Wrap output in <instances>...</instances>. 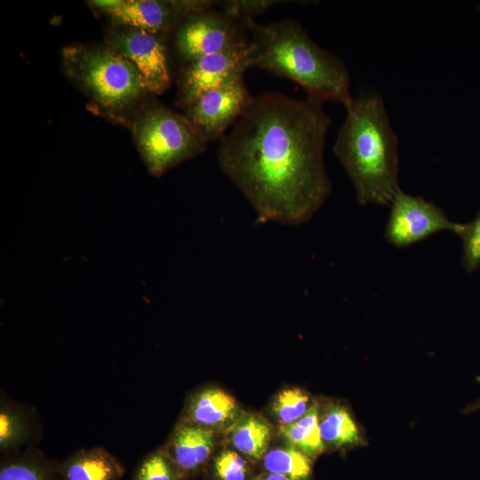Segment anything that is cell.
I'll return each mask as SVG.
<instances>
[{
  "mask_svg": "<svg viewBox=\"0 0 480 480\" xmlns=\"http://www.w3.org/2000/svg\"><path fill=\"white\" fill-rule=\"evenodd\" d=\"M248 41L244 22L220 10L188 14L174 28V48L185 65Z\"/></svg>",
  "mask_w": 480,
  "mask_h": 480,
  "instance_id": "8992f818",
  "label": "cell"
},
{
  "mask_svg": "<svg viewBox=\"0 0 480 480\" xmlns=\"http://www.w3.org/2000/svg\"><path fill=\"white\" fill-rule=\"evenodd\" d=\"M62 480H120L125 469L104 447L80 449L61 463Z\"/></svg>",
  "mask_w": 480,
  "mask_h": 480,
  "instance_id": "4fadbf2b",
  "label": "cell"
},
{
  "mask_svg": "<svg viewBox=\"0 0 480 480\" xmlns=\"http://www.w3.org/2000/svg\"><path fill=\"white\" fill-rule=\"evenodd\" d=\"M323 104L263 93L219 140V166L258 222L302 225L330 196L324 149L331 118Z\"/></svg>",
  "mask_w": 480,
  "mask_h": 480,
  "instance_id": "6da1fadb",
  "label": "cell"
},
{
  "mask_svg": "<svg viewBox=\"0 0 480 480\" xmlns=\"http://www.w3.org/2000/svg\"><path fill=\"white\" fill-rule=\"evenodd\" d=\"M389 206L384 236L397 248L408 247L441 231H452L457 235L462 227V223L449 220L444 211L435 203L404 193L402 189Z\"/></svg>",
  "mask_w": 480,
  "mask_h": 480,
  "instance_id": "52a82bcc",
  "label": "cell"
},
{
  "mask_svg": "<svg viewBox=\"0 0 480 480\" xmlns=\"http://www.w3.org/2000/svg\"><path fill=\"white\" fill-rule=\"evenodd\" d=\"M319 429L324 444L342 447L361 442V433L350 413L342 406H328L319 417Z\"/></svg>",
  "mask_w": 480,
  "mask_h": 480,
  "instance_id": "d6986e66",
  "label": "cell"
},
{
  "mask_svg": "<svg viewBox=\"0 0 480 480\" xmlns=\"http://www.w3.org/2000/svg\"><path fill=\"white\" fill-rule=\"evenodd\" d=\"M62 62L68 76L111 117H124L148 93L134 64L106 44L68 45Z\"/></svg>",
  "mask_w": 480,
  "mask_h": 480,
  "instance_id": "277c9868",
  "label": "cell"
},
{
  "mask_svg": "<svg viewBox=\"0 0 480 480\" xmlns=\"http://www.w3.org/2000/svg\"><path fill=\"white\" fill-rule=\"evenodd\" d=\"M214 5L226 14L244 21L253 19L275 4L284 3L281 0H225L214 2Z\"/></svg>",
  "mask_w": 480,
  "mask_h": 480,
  "instance_id": "cb8c5ba5",
  "label": "cell"
},
{
  "mask_svg": "<svg viewBox=\"0 0 480 480\" xmlns=\"http://www.w3.org/2000/svg\"><path fill=\"white\" fill-rule=\"evenodd\" d=\"M318 406L312 405L298 420L279 426L280 435L290 445L303 452L310 459L324 451L319 429Z\"/></svg>",
  "mask_w": 480,
  "mask_h": 480,
  "instance_id": "ac0fdd59",
  "label": "cell"
},
{
  "mask_svg": "<svg viewBox=\"0 0 480 480\" xmlns=\"http://www.w3.org/2000/svg\"><path fill=\"white\" fill-rule=\"evenodd\" d=\"M457 236L462 242L463 268L473 273L480 268V210L468 223H462Z\"/></svg>",
  "mask_w": 480,
  "mask_h": 480,
  "instance_id": "603a6c76",
  "label": "cell"
},
{
  "mask_svg": "<svg viewBox=\"0 0 480 480\" xmlns=\"http://www.w3.org/2000/svg\"><path fill=\"white\" fill-rule=\"evenodd\" d=\"M310 398L300 388H287L279 392L272 404V412L281 425L300 419L311 407Z\"/></svg>",
  "mask_w": 480,
  "mask_h": 480,
  "instance_id": "7402d4cb",
  "label": "cell"
},
{
  "mask_svg": "<svg viewBox=\"0 0 480 480\" xmlns=\"http://www.w3.org/2000/svg\"><path fill=\"white\" fill-rule=\"evenodd\" d=\"M213 447L214 435L212 429L181 420L174 428L164 450L183 476L201 468Z\"/></svg>",
  "mask_w": 480,
  "mask_h": 480,
  "instance_id": "7c38bea8",
  "label": "cell"
},
{
  "mask_svg": "<svg viewBox=\"0 0 480 480\" xmlns=\"http://www.w3.org/2000/svg\"><path fill=\"white\" fill-rule=\"evenodd\" d=\"M237 412L231 396L220 389L205 388L189 396L181 420L212 429L235 420Z\"/></svg>",
  "mask_w": 480,
  "mask_h": 480,
  "instance_id": "5bb4252c",
  "label": "cell"
},
{
  "mask_svg": "<svg viewBox=\"0 0 480 480\" xmlns=\"http://www.w3.org/2000/svg\"><path fill=\"white\" fill-rule=\"evenodd\" d=\"M338 131L333 153L360 204L389 205L401 190L398 140L383 98L375 92L353 97Z\"/></svg>",
  "mask_w": 480,
  "mask_h": 480,
  "instance_id": "7a4b0ae2",
  "label": "cell"
},
{
  "mask_svg": "<svg viewBox=\"0 0 480 480\" xmlns=\"http://www.w3.org/2000/svg\"><path fill=\"white\" fill-rule=\"evenodd\" d=\"M255 480H289L287 477L273 473H267L261 476H259Z\"/></svg>",
  "mask_w": 480,
  "mask_h": 480,
  "instance_id": "484cf974",
  "label": "cell"
},
{
  "mask_svg": "<svg viewBox=\"0 0 480 480\" xmlns=\"http://www.w3.org/2000/svg\"><path fill=\"white\" fill-rule=\"evenodd\" d=\"M90 5L107 14L116 26L164 34L187 15L212 9L213 1L100 0Z\"/></svg>",
  "mask_w": 480,
  "mask_h": 480,
  "instance_id": "ba28073f",
  "label": "cell"
},
{
  "mask_svg": "<svg viewBox=\"0 0 480 480\" xmlns=\"http://www.w3.org/2000/svg\"><path fill=\"white\" fill-rule=\"evenodd\" d=\"M271 436L270 425L262 417L252 414L239 419L231 429L234 446L252 460L265 456Z\"/></svg>",
  "mask_w": 480,
  "mask_h": 480,
  "instance_id": "e0dca14e",
  "label": "cell"
},
{
  "mask_svg": "<svg viewBox=\"0 0 480 480\" xmlns=\"http://www.w3.org/2000/svg\"><path fill=\"white\" fill-rule=\"evenodd\" d=\"M479 12H480V5H479Z\"/></svg>",
  "mask_w": 480,
  "mask_h": 480,
  "instance_id": "83f0119b",
  "label": "cell"
},
{
  "mask_svg": "<svg viewBox=\"0 0 480 480\" xmlns=\"http://www.w3.org/2000/svg\"><path fill=\"white\" fill-rule=\"evenodd\" d=\"M105 43L138 68L148 92L161 94L171 84V71L165 45L160 35L140 28L117 26Z\"/></svg>",
  "mask_w": 480,
  "mask_h": 480,
  "instance_id": "30bf717a",
  "label": "cell"
},
{
  "mask_svg": "<svg viewBox=\"0 0 480 480\" xmlns=\"http://www.w3.org/2000/svg\"><path fill=\"white\" fill-rule=\"evenodd\" d=\"M480 410V399H478L477 401H476L475 403L468 405L463 412L465 413H471V412H476Z\"/></svg>",
  "mask_w": 480,
  "mask_h": 480,
  "instance_id": "4316f807",
  "label": "cell"
},
{
  "mask_svg": "<svg viewBox=\"0 0 480 480\" xmlns=\"http://www.w3.org/2000/svg\"><path fill=\"white\" fill-rule=\"evenodd\" d=\"M32 424L25 408L2 396L0 402V451L2 455L16 452L27 444Z\"/></svg>",
  "mask_w": 480,
  "mask_h": 480,
  "instance_id": "2e32d148",
  "label": "cell"
},
{
  "mask_svg": "<svg viewBox=\"0 0 480 480\" xmlns=\"http://www.w3.org/2000/svg\"><path fill=\"white\" fill-rule=\"evenodd\" d=\"M248 68L249 41L186 64L178 77L177 104L187 108L204 93L243 78Z\"/></svg>",
  "mask_w": 480,
  "mask_h": 480,
  "instance_id": "9c48e42d",
  "label": "cell"
},
{
  "mask_svg": "<svg viewBox=\"0 0 480 480\" xmlns=\"http://www.w3.org/2000/svg\"><path fill=\"white\" fill-rule=\"evenodd\" d=\"M249 36L250 64L299 84L308 97L344 107L352 100L344 61L322 48L294 20L259 24L244 21Z\"/></svg>",
  "mask_w": 480,
  "mask_h": 480,
  "instance_id": "3957f363",
  "label": "cell"
},
{
  "mask_svg": "<svg viewBox=\"0 0 480 480\" xmlns=\"http://www.w3.org/2000/svg\"><path fill=\"white\" fill-rule=\"evenodd\" d=\"M182 475L164 448L148 453L137 466L132 480H180Z\"/></svg>",
  "mask_w": 480,
  "mask_h": 480,
  "instance_id": "44dd1931",
  "label": "cell"
},
{
  "mask_svg": "<svg viewBox=\"0 0 480 480\" xmlns=\"http://www.w3.org/2000/svg\"><path fill=\"white\" fill-rule=\"evenodd\" d=\"M213 468L220 480H245L248 473L246 460L230 450L220 453L214 460Z\"/></svg>",
  "mask_w": 480,
  "mask_h": 480,
  "instance_id": "d4e9b609",
  "label": "cell"
},
{
  "mask_svg": "<svg viewBox=\"0 0 480 480\" xmlns=\"http://www.w3.org/2000/svg\"><path fill=\"white\" fill-rule=\"evenodd\" d=\"M268 473L278 474L289 480H309L311 459L292 445L273 449L264 456Z\"/></svg>",
  "mask_w": 480,
  "mask_h": 480,
  "instance_id": "ffe728a7",
  "label": "cell"
},
{
  "mask_svg": "<svg viewBox=\"0 0 480 480\" xmlns=\"http://www.w3.org/2000/svg\"><path fill=\"white\" fill-rule=\"evenodd\" d=\"M0 480H62L59 464L41 451L28 449L4 455Z\"/></svg>",
  "mask_w": 480,
  "mask_h": 480,
  "instance_id": "9a60e30c",
  "label": "cell"
},
{
  "mask_svg": "<svg viewBox=\"0 0 480 480\" xmlns=\"http://www.w3.org/2000/svg\"><path fill=\"white\" fill-rule=\"evenodd\" d=\"M253 99L241 78L204 93L185 108V116L208 142L220 140Z\"/></svg>",
  "mask_w": 480,
  "mask_h": 480,
  "instance_id": "8fae6325",
  "label": "cell"
},
{
  "mask_svg": "<svg viewBox=\"0 0 480 480\" xmlns=\"http://www.w3.org/2000/svg\"><path fill=\"white\" fill-rule=\"evenodd\" d=\"M132 131L141 158L154 177L204 152L209 143L185 115L157 103L140 112Z\"/></svg>",
  "mask_w": 480,
  "mask_h": 480,
  "instance_id": "5b68a950",
  "label": "cell"
}]
</instances>
